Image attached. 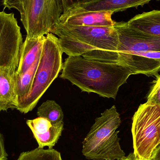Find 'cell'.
<instances>
[{
    "label": "cell",
    "mask_w": 160,
    "mask_h": 160,
    "mask_svg": "<svg viewBox=\"0 0 160 160\" xmlns=\"http://www.w3.org/2000/svg\"><path fill=\"white\" fill-rule=\"evenodd\" d=\"M60 78L68 80L82 91L115 99L119 88L132 75L119 62L91 61L81 56H68L63 63Z\"/></svg>",
    "instance_id": "1"
},
{
    "label": "cell",
    "mask_w": 160,
    "mask_h": 160,
    "mask_svg": "<svg viewBox=\"0 0 160 160\" xmlns=\"http://www.w3.org/2000/svg\"><path fill=\"white\" fill-rule=\"evenodd\" d=\"M52 33L59 37L63 52L91 61L118 62V36L114 27L57 24Z\"/></svg>",
    "instance_id": "2"
},
{
    "label": "cell",
    "mask_w": 160,
    "mask_h": 160,
    "mask_svg": "<svg viewBox=\"0 0 160 160\" xmlns=\"http://www.w3.org/2000/svg\"><path fill=\"white\" fill-rule=\"evenodd\" d=\"M121 124L115 106L105 110L95 119L82 142V153L88 160H116L126 157L116 131Z\"/></svg>",
    "instance_id": "3"
},
{
    "label": "cell",
    "mask_w": 160,
    "mask_h": 160,
    "mask_svg": "<svg viewBox=\"0 0 160 160\" xmlns=\"http://www.w3.org/2000/svg\"><path fill=\"white\" fill-rule=\"evenodd\" d=\"M4 8L20 14L26 38L36 39L52 33L63 13L62 0H0Z\"/></svg>",
    "instance_id": "4"
},
{
    "label": "cell",
    "mask_w": 160,
    "mask_h": 160,
    "mask_svg": "<svg viewBox=\"0 0 160 160\" xmlns=\"http://www.w3.org/2000/svg\"><path fill=\"white\" fill-rule=\"evenodd\" d=\"M63 53L59 38L52 33L48 34L45 38L31 92L16 108L20 112L26 114L32 111L52 83L58 77L62 69Z\"/></svg>",
    "instance_id": "5"
},
{
    "label": "cell",
    "mask_w": 160,
    "mask_h": 160,
    "mask_svg": "<svg viewBox=\"0 0 160 160\" xmlns=\"http://www.w3.org/2000/svg\"><path fill=\"white\" fill-rule=\"evenodd\" d=\"M133 154L139 160L151 159L160 143V106L147 102L132 118Z\"/></svg>",
    "instance_id": "6"
},
{
    "label": "cell",
    "mask_w": 160,
    "mask_h": 160,
    "mask_svg": "<svg viewBox=\"0 0 160 160\" xmlns=\"http://www.w3.org/2000/svg\"><path fill=\"white\" fill-rule=\"evenodd\" d=\"M14 13L0 11V68H18L23 44Z\"/></svg>",
    "instance_id": "7"
},
{
    "label": "cell",
    "mask_w": 160,
    "mask_h": 160,
    "mask_svg": "<svg viewBox=\"0 0 160 160\" xmlns=\"http://www.w3.org/2000/svg\"><path fill=\"white\" fill-rule=\"evenodd\" d=\"M118 36V53L123 52L160 51V37L130 28L127 22H116Z\"/></svg>",
    "instance_id": "8"
},
{
    "label": "cell",
    "mask_w": 160,
    "mask_h": 160,
    "mask_svg": "<svg viewBox=\"0 0 160 160\" xmlns=\"http://www.w3.org/2000/svg\"><path fill=\"white\" fill-rule=\"evenodd\" d=\"M111 11H88L77 8L60 18V23L73 26L114 27L115 22L112 19Z\"/></svg>",
    "instance_id": "9"
},
{
    "label": "cell",
    "mask_w": 160,
    "mask_h": 160,
    "mask_svg": "<svg viewBox=\"0 0 160 160\" xmlns=\"http://www.w3.org/2000/svg\"><path fill=\"white\" fill-rule=\"evenodd\" d=\"M26 124L33 134L38 145V148L48 147L52 148L62 135L64 123L52 124L44 118L38 117L27 120Z\"/></svg>",
    "instance_id": "10"
},
{
    "label": "cell",
    "mask_w": 160,
    "mask_h": 160,
    "mask_svg": "<svg viewBox=\"0 0 160 160\" xmlns=\"http://www.w3.org/2000/svg\"><path fill=\"white\" fill-rule=\"evenodd\" d=\"M17 69L0 68V112L16 109L18 106L15 82Z\"/></svg>",
    "instance_id": "11"
},
{
    "label": "cell",
    "mask_w": 160,
    "mask_h": 160,
    "mask_svg": "<svg viewBox=\"0 0 160 160\" xmlns=\"http://www.w3.org/2000/svg\"><path fill=\"white\" fill-rule=\"evenodd\" d=\"M45 38V36L36 39L26 38L22 46L16 74H24L35 62L42 53Z\"/></svg>",
    "instance_id": "12"
},
{
    "label": "cell",
    "mask_w": 160,
    "mask_h": 160,
    "mask_svg": "<svg viewBox=\"0 0 160 160\" xmlns=\"http://www.w3.org/2000/svg\"><path fill=\"white\" fill-rule=\"evenodd\" d=\"M132 29L160 37V10H154L136 15L127 22Z\"/></svg>",
    "instance_id": "13"
},
{
    "label": "cell",
    "mask_w": 160,
    "mask_h": 160,
    "mask_svg": "<svg viewBox=\"0 0 160 160\" xmlns=\"http://www.w3.org/2000/svg\"><path fill=\"white\" fill-rule=\"evenodd\" d=\"M152 1L153 0H99L78 8L88 11H111L114 13L132 8L143 6Z\"/></svg>",
    "instance_id": "14"
},
{
    "label": "cell",
    "mask_w": 160,
    "mask_h": 160,
    "mask_svg": "<svg viewBox=\"0 0 160 160\" xmlns=\"http://www.w3.org/2000/svg\"><path fill=\"white\" fill-rule=\"evenodd\" d=\"M40 57L41 55L38 58L35 62L24 74L18 75L15 73V87L18 98V104L24 100L31 92L35 75L38 66Z\"/></svg>",
    "instance_id": "15"
},
{
    "label": "cell",
    "mask_w": 160,
    "mask_h": 160,
    "mask_svg": "<svg viewBox=\"0 0 160 160\" xmlns=\"http://www.w3.org/2000/svg\"><path fill=\"white\" fill-rule=\"evenodd\" d=\"M37 115L46 118L52 124L63 122V112L55 101L48 100L43 102L38 109Z\"/></svg>",
    "instance_id": "16"
},
{
    "label": "cell",
    "mask_w": 160,
    "mask_h": 160,
    "mask_svg": "<svg viewBox=\"0 0 160 160\" xmlns=\"http://www.w3.org/2000/svg\"><path fill=\"white\" fill-rule=\"evenodd\" d=\"M17 160H62L61 153L52 148H35L22 153Z\"/></svg>",
    "instance_id": "17"
},
{
    "label": "cell",
    "mask_w": 160,
    "mask_h": 160,
    "mask_svg": "<svg viewBox=\"0 0 160 160\" xmlns=\"http://www.w3.org/2000/svg\"><path fill=\"white\" fill-rule=\"evenodd\" d=\"M63 13L66 14L76 8L88 5L99 0H62Z\"/></svg>",
    "instance_id": "18"
},
{
    "label": "cell",
    "mask_w": 160,
    "mask_h": 160,
    "mask_svg": "<svg viewBox=\"0 0 160 160\" xmlns=\"http://www.w3.org/2000/svg\"><path fill=\"white\" fill-rule=\"evenodd\" d=\"M147 97L148 102L160 106V75H158Z\"/></svg>",
    "instance_id": "19"
},
{
    "label": "cell",
    "mask_w": 160,
    "mask_h": 160,
    "mask_svg": "<svg viewBox=\"0 0 160 160\" xmlns=\"http://www.w3.org/2000/svg\"><path fill=\"white\" fill-rule=\"evenodd\" d=\"M8 156L5 148L3 138L0 132V160H7Z\"/></svg>",
    "instance_id": "20"
},
{
    "label": "cell",
    "mask_w": 160,
    "mask_h": 160,
    "mask_svg": "<svg viewBox=\"0 0 160 160\" xmlns=\"http://www.w3.org/2000/svg\"><path fill=\"white\" fill-rule=\"evenodd\" d=\"M151 160H160V143L153 152Z\"/></svg>",
    "instance_id": "21"
},
{
    "label": "cell",
    "mask_w": 160,
    "mask_h": 160,
    "mask_svg": "<svg viewBox=\"0 0 160 160\" xmlns=\"http://www.w3.org/2000/svg\"><path fill=\"white\" fill-rule=\"evenodd\" d=\"M116 160H138L136 158L133 153H130L127 157H124L123 158Z\"/></svg>",
    "instance_id": "22"
},
{
    "label": "cell",
    "mask_w": 160,
    "mask_h": 160,
    "mask_svg": "<svg viewBox=\"0 0 160 160\" xmlns=\"http://www.w3.org/2000/svg\"><path fill=\"white\" fill-rule=\"evenodd\" d=\"M152 160L149 159V160Z\"/></svg>",
    "instance_id": "23"
}]
</instances>
